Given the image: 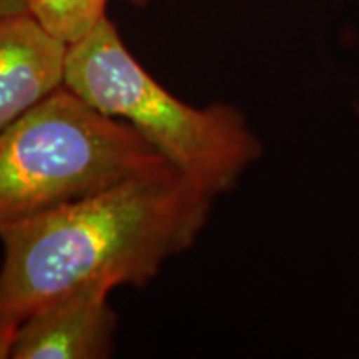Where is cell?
Segmentation results:
<instances>
[{
	"label": "cell",
	"instance_id": "obj_1",
	"mask_svg": "<svg viewBox=\"0 0 359 359\" xmlns=\"http://www.w3.org/2000/svg\"><path fill=\"white\" fill-rule=\"evenodd\" d=\"M215 196L168 161L0 226V320L24 321L83 286H143L193 246Z\"/></svg>",
	"mask_w": 359,
	"mask_h": 359
},
{
	"label": "cell",
	"instance_id": "obj_2",
	"mask_svg": "<svg viewBox=\"0 0 359 359\" xmlns=\"http://www.w3.org/2000/svg\"><path fill=\"white\" fill-rule=\"evenodd\" d=\"M65 87L102 114L128 123L161 158L217 196L231 191L263 147L230 103L196 109L170 93L125 47L105 17L69 45Z\"/></svg>",
	"mask_w": 359,
	"mask_h": 359
},
{
	"label": "cell",
	"instance_id": "obj_3",
	"mask_svg": "<svg viewBox=\"0 0 359 359\" xmlns=\"http://www.w3.org/2000/svg\"><path fill=\"white\" fill-rule=\"evenodd\" d=\"M167 161L128 123L65 85L0 133V226Z\"/></svg>",
	"mask_w": 359,
	"mask_h": 359
},
{
	"label": "cell",
	"instance_id": "obj_4",
	"mask_svg": "<svg viewBox=\"0 0 359 359\" xmlns=\"http://www.w3.org/2000/svg\"><path fill=\"white\" fill-rule=\"evenodd\" d=\"M111 288L83 286L20 321L12 359H105L114 351L116 316Z\"/></svg>",
	"mask_w": 359,
	"mask_h": 359
},
{
	"label": "cell",
	"instance_id": "obj_5",
	"mask_svg": "<svg viewBox=\"0 0 359 359\" xmlns=\"http://www.w3.org/2000/svg\"><path fill=\"white\" fill-rule=\"evenodd\" d=\"M67 55L29 12L0 19V133L64 87Z\"/></svg>",
	"mask_w": 359,
	"mask_h": 359
},
{
	"label": "cell",
	"instance_id": "obj_6",
	"mask_svg": "<svg viewBox=\"0 0 359 359\" xmlns=\"http://www.w3.org/2000/svg\"><path fill=\"white\" fill-rule=\"evenodd\" d=\"M109 0H25L27 12L53 37L72 45L107 17Z\"/></svg>",
	"mask_w": 359,
	"mask_h": 359
},
{
	"label": "cell",
	"instance_id": "obj_7",
	"mask_svg": "<svg viewBox=\"0 0 359 359\" xmlns=\"http://www.w3.org/2000/svg\"><path fill=\"white\" fill-rule=\"evenodd\" d=\"M19 323L0 320V359L12 358Z\"/></svg>",
	"mask_w": 359,
	"mask_h": 359
},
{
	"label": "cell",
	"instance_id": "obj_8",
	"mask_svg": "<svg viewBox=\"0 0 359 359\" xmlns=\"http://www.w3.org/2000/svg\"><path fill=\"white\" fill-rule=\"evenodd\" d=\"M27 12L25 0H0V19Z\"/></svg>",
	"mask_w": 359,
	"mask_h": 359
},
{
	"label": "cell",
	"instance_id": "obj_9",
	"mask_svg": "<svg viewBox=\"0 0 359 359\" xmlns=\"http://www.w3.org/2000/svg\"><path fill=\"white\" fill-rule=\"evenodd\" d=\"M132 2H135V4H138V6H143V4L150 2V0H132Z\"/></svg>",
	"mask_w": 359,
	"mask_h": 359
}]
</instances>
